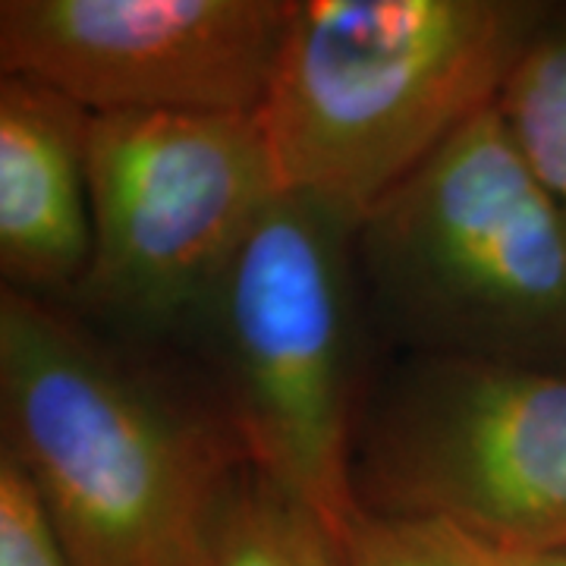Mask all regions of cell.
Returning <instances> with one entry per match:
<instances>
[{"mask_svg": "<svg viewBox=\"0 0 566 566\" xmlns=\"http://www.w3.org/2000/svg\"><path fill=\"white\" fill-rule=\"evenodd\" d=\"M293 0H3V76L92 114H259Z\"/></svg>", "mask_w": 566, "mask_h": 566, "instance_id": "7", "label": "cell"}, {"mask_svg": "<svg viewBox=\"0 0 566 566\" xmlns=\"http://www.w3.org/2000/svg\"><path fill=\"white\" fill-rule=\"evenodd\" d=\"M344 566H513L510 554L472 532L422 516L363 510L340 542Z\"/></svg>", "mask_w": 566, "mask_h": 566, "instance_id": "11", "label": "cell"}, {"mask_svg": "<svg viewBox=\"0 0 566 566\" xmlns=\"http://www.w3.org/2000/svg\"><path fill=\"white\" fill-rule=\"evenodd\" d=\"M0 566H63L54 535L10 457L0 453Z\"/></svg>", "mask_w": 566, "mask_h": 566, "instance_id": "12", "label": "cell"}, {"mask_svg": "<svg viewBox=\"0 0 566 566\" xmlns=\"http://www.w3.org/2000/svg\"><path fill=\"white\" fill-rule=\"evenodd\" d=\"M0 428V453L22 472L63 566H192L245 465L182 353L7 286Z\"/></svg>", "mask_w": 566, "mask_h": 566, "instance_id": "1", "label": "cell"}, {"mask_svg": "<svg viewBox=\"0 0 566 566\" xmlns=\"http://www.w3.org/2000/svg\"><path fill=\"white\" fill-rule=\"evenodd\" d=\"M510 136L528 167L566 211V7L551 13L528 41L523 61L497 98Z\"/></svg>", "mask_w": 566, "mask_h": 566, "instance_id": "10", "label": "cell"}, {"mask_svg": "<svg viewBox=\"0 0 566 566\" xmlns=\"http://www.w3.org/2000/svg\"><path fill=\"white\" fill-rule=\"evenodd\" d=\"M356 268L394 356L566 368V211L497 104L365 211Z\"/></svg>", "mask_w": 566, "mask_h": 566, "instance_id": "4", "label": "cell"}, {"mask_svg": "<svg viewBox=\"0 0 566 566\" xmlns=\"http://www.w3.org/2000/svg\"><path fill=\"white\" fill-rule=\"evenodd\" d=\"M192 566H344L324 523L245 463L211 510Z\"/></svg>", "mask_w": 566, "mask_h": 566, "instance_id": "9", "label": "cell"}, {"mask_svg": "<svg viewBox=\"0 0 566 566\" xmlns=\"http://www.w3.org/2000/svg\"><path fill=\"white\" fill-rule=\"evenodd\" d=\"M356 501L513 554H566V368L394 356L365 394Z\"/></svg>", "mask_w": 566, "mask_h": 566, "instance_id": "5", "label": "cell"}, {"mask_svg": "<svg viewBox=\"0 0 566 566\" xmlns=\"http://www.w3.org/2000/svg\"><path fill=\"white\" fill-rule=\"evenodd\" d=\"M277 192L259 114H92V264L63 305L126 340L180 349Z\"/></svg>", "mask_w": 566, "mask_h": 566, "instance_id": "6", "label": "cell"}, {"mask_svg": "<svg viewBox=\"0 0 566 566\" xmlns=\"http://www.w3.org/2000/svg\"><path fill=\"white\" fill-rule=\"evenodd\" d=\"M551 3L293 0L259 123L281 189L363 218L494 107Z\"/></svg>", "mask_w": 566, "mask_h": 566, "instance_id": "3", "label": "cell"}, {"mask_svg": "<svg viewBox=\"0 0 566 566\" xmlns=\"http://www.w3.org/2000/svg\"><path fill=\"white\" fill-rule=\"evenodd\" d=\"M513 566H566V554H513L506 551Z\"/></svg>", "mask_w": 566, "mask_h": 566, "instance_id": "13", "label": "cell"}, {"mask_svg": "<svg viewBox=\"0 0 566 566\" xmlns=\"http://www.w3.org/2000/svg\"><path fill=\"white\" fill-rule=\"evenodd\" d=\"M359 221L322 196L277 192L177 349L214 394L245 463L308 506L337 545L363 513L353 453L375 378Z\"/></svg>", "mask_w": 566, "mask_h": 566, "instance_id": "2", "label": "cell"}, {"mask_svg": "<svg viewBox=\"0 0 566 566\" xmlns=\"http://www.w3.org/2000/svg\"><path fill=\"white\" fill-rule=\"evenodd\" d=\"M92 111L44 82L0 80L3 286L70 303L92 264Z\"/></svg>", "mask_w": 566, "mask_h": 566, "instance_id": "8", "label": "cell"}]
</instances>
